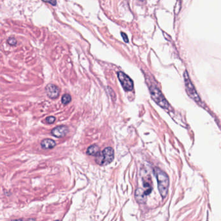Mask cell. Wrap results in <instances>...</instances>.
I'll return each instance as SVG.
<instances>
[{"label":"cell","mask_w":221,"mask_h":221,"mask_svg":"<svg viewBox=\"0 0 221 221\" xmlns=\"http://www.w3.org/2000/svg\"><path fill=\"white\" fill-rule=\"evenodd\" d=\"M154 172L158 182V190L162 199H165L168 194V190L169 187V179L165 172L162 171L160 168L155 167Z\"/></svg>","instance_id":"obj_1"},{"label":"cell","mask_w":221,"mask_h":221,"mask_svg":"<svg viewBox=\"0 0 221 221\" xmlns=\"http://www.w3.org/2000/svg\"><path fill=\"white\" fill-rule=\"evenodd\" d=\"M95 156V162L98 165H107L113 161L114 151L112 147H107L102 152H99Z\"/></svg>","instance_id":"obj_2"},{"label":"cell","mask_w":221,"mask_h":221,"mask_svg":"<svg viewBox=\"0 0 221 221\" xmlns=\"http://www.w3.org/2000/svg\"><path fill=\"white\" fill-rule=\"evenodd\" d=\"M149 89L152 99L155 100L157 104L164 109H168L169 108V104L168 103L167 100L163 95L161 91L156 86H151Z\"/></svg>","instance_id":"obj_3"},{"label":"cell","mask_w":221,"mask_h":221,"mask_svg":"<svg viewBox=\"0 0 221 221\" xmlns=\"http://www.w3.org/2000/svg\"><path fill=\"white\" fill-rule=\"evenodd\" d=\"M184 83L185 86V90L186 92L188 94L189 97L195 100L196 103H201V100L199 97V96L196 92V90L195 88L194 85L192 83V82L189 78V76L187 71H184Z\"/></svg>","instance_id":"obj_4"},{"label":"cell","mask_w":221,"mask_h":221,"mask_svg":"<svg viewBox=\"0 0 221 221\" xmlns=\"http://www.w3.org/2000/svg\"><path fill=\"white\" fill-rule=\"evenodd\" d=\"M117 77L124 90L128 92V91H132L133 90V81L127 75L122 71H119L117 73Z\"/></svg>","instance_id":"obj_5"},{"label":"cell","mask_w":221,"mask_h":221,"mask_svg":"<svg viewBox=\"0 0 221 221\" xmlns=\"http://www.w3.org/2000/svg\"><path fill=\"white\" fill-rule=\"evenodd\" d=\"M46 92L48 97L51 99H55L59 96L60 89L58 86L55 84H49L46 87Z\"/></svg>","instance_id":"obj_6"},{"label":"cell","mask_w":221,"mask_h":221,"mask_svg":"<svg viewBox=\"0 0 221 221\" xmlns=\"http://www.w3.org/2000/svg\"><path fill=\"white\" fill-rule=\"evenodd\" d=\"M69 132L68 127L66 125H60L54 128L51 131L52 135L56 138H62L64 137Z\"/></svg>","instance_id":"obj_7"},{"label":"cell","mask_w":221,"mask_h":221,"mask_svg":"<svg viewBox=\"0 0 221 221\" xmlns=\"http://www.w3.org/2000/svg\"><path fill=\"white\" fill-rule=\"evenodd\" d=\"M147 195L144 189L141 188L137 189L135 193V197L138 202L140 204L145 203L147 200Z\"/></svg>","instance_id":"obj_8"},{"label":"cell","mask_w":221,"mask_h":221,"mask_svg":"<svg viewBox=\"0 0 221 221\" xmlns=\"http://www.w3.org/2000/svg\"><path fill=\"white\" fill-rule=\"evenodd\" d=\"M56 145V143L51 139H44L41 141V147L44 149H52Z\"/></svg>","instance_id":"obj_9"},{"label":"cell","mask_w":221,"mask_h":221,"mask_svg":"<svg viewBox=\"0 0 221 221\" xmlns=\"http://www.w3.org/2000/svg\"><path fill=\"white\" fill-rule=\"evenodd\" d=\"M99 152V146L97 145H93L88 148L86 153H87V155L90 156H96Z\"/></svg>","instance_id":"obj_10"},{"label":"cell","mask_w":221,"mask_h":221,"mask_svg":"<svg viewBox=\"0 0 221 221\" xmlns=\"http://www.w3.org/2000/svg\"><path fill=\"white\" fill-rule=\"evenodd\" d=\"M71 100V97L70 94L66 93L62 97V103L63 104L66 105L70 103Z\"/></svg>","instance_id":"obj_11"},{"label":"cell","mask_w":221,"mask_h":221,"mask_svg":"<svg viewBox=\"0 0 221 221\" xmlns=\"http://www.w3.org/2000/svg\"><path fill=\"white\" fill-rule=\"evenodd\" d=\"M7 42H8V44L11 46H15L17 44L16 40L13 37L9 38L7 40Z\"/></svg>","instance_id":"obj_12"},{"label":"cell","mask_w":221,"mask_h":221,"mask_svg":"<svg viewBox=\"0 0 221 221\" xmlns=\"http://www.w3.org/2000/svg\"><path fill=\"white\" fill-rule=\"evenodd\" d=\"M56 120V118L54 116H49L46 118V121L48 124H53Z\"/></svg>","instance_id":"obj_13"},{"label":"cell","mask_w":221,"mask_h":221,"mask_svg":"<svg viewBox=\"0 0 221 221\" xmlns=\"http://www.w3.org/2000/svg\"><path fill=\"white\" fill-rule=\"evenodd\" d=\"M121 35L123 36V40H124V42L128 43V38L127 35L125 34V33H124V32H121Z\"/></svg>","instance_id":"obj_14"},{"label":"cell","mask_w":221,"mask_h":221,"mask_svg":"<svg viewBox=\"0 0 221 221\" xmlns=\"http://www.w3.org/2000/svg\"><path fill=\"white\" fill-rule=\"evenodd\" d=\"M42 1H44L45 2H49L51 5H55L56 4V0H42Z\"/></svg>","instance_id":"obj_15"}]
</instances>
